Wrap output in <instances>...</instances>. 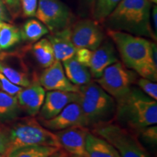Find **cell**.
<instances>
[{"instance_id":"6da1fadb","label":"cell","mask_w":157,"mask_h":157,"mask_svg":"<svg viewBox=\"0 0 157 157\" xmlns=\"http://www.w3.org/2000/svg\"><path fill=\"white\" fill-rule=\"evenodd\" d=\"M117 47L122 63L143 78L157 80L156 45L148 39L120 31H107Z\"/></svg>"},{"instance_id":"7a4b0ae2","label":"cell","mask_w":157,"mask_h":157,"mask_svg":"<svg viewBox=\"0 0 157 157\" xmlns=\"http://www.w3.org/2000/svg\"><path fill=\"white\" fill-rule=\"evenodd\" d=\"M151 0H121L105 20L109 29L156 39L150 23Z\"/></svg>"},{"instance_id":"3957f363","label":"cell","mask_w":157,"mask_h":157,"mask_svg":"<svg viewBox=\"0 0 157 157\" xmlns=\"http://www.w3.org/2000/svg\"><path fill=\"white\" fill-rule=\"evenodd\" d=\"M114 117L117 123L135 133L157 123V103L138 88L132 87L117 102Z\"/></svg>"},{"instance_id":"277c9868","label":"cell","mask_w":157,"mask_h":157,"mask_svg":"<svg viewBox=\"0 0 157 157\" xmlns=\"http://www.w3.org/2000/svg\"><path fill=\"white\" fill-rule=\"evenodd\" d=\"M5 125L8 146L5 156L15 148L28 146H48L60 148L56 133L45 128L34 117L15 119Z\"/></svg>"},{"instance_id":"5b68a950","label":"cell","mask_w":157,"mask_h":157,"mask_svg":"<svg viewBox=\"0 0 157 157\" xmlns=\"http://www.w3.org/2000/svg\"><path fill=\"white\" fill-rule=\"evenodd\" d=\"M79 103L87 126L96 127L112 121L115 115L117 103L111 95L96 82L80 86Z\"/></svg>"},{"instance_id":"8992f818","label":"cell","mask_w":157,"mask_h":157,"mask_svg":"<svg viewBox=\"0 0 157 157\" xmlns=\"http://www.w3.org/2000/svg\"><path fill=\"white\" fill-rule=\"evenodd\" d=\"M93 133L112 145L120 157H149L137 133L112 121L94 127Z\"/></svg>"},{"instance_id":"52a82bcc","label":"cell","mask_w":157,"mask_h":157,"mask_svg":"<svg viewBox=\"0 0 157 157\" xmlns=\"http://www.w3.org/2000/svg\"><path fill=\"white\" fill-rule=\"evenodd\" d=\"M136 76L135 71L117 61L108 66L95 82L117 102L130 91L136 82Z\"/></svg>"},{"instance_id":"ba28073f","label":"cell","mask_w":157,"mask_h":157,"mask_svg":"<svg viewBox=\"0 0 157 157\" xmlns=\"http://www.w3.org/2000/svg\"><path fill=\"white\" fill-rule=\"evenodd\" d=\"M35 17L51 33L67 28L70 22V12L60 0H38Z\"/></svg>"},{"instance_id":"9c48e42d","label":"cell","mask_w":157,"mask_h":157,"mask_svg":"<svg viewBox=\"0 0 157 157\" xmlns=\"http://www.w3.org/2000/svg\"><path fill=\"white\" fill-rule=\"evenodd\" d=\"M104 34L97 21L82 20L71 30V40L76 49L95 50L103 43Z\"/></svg>"},{"instance_id":"30bf717a","label":"cell","mask_w":157,"mask_h":157,"mask_svg":"<svg viewBox=\"0 0 157 157\" xmlns=\"http://www.w3.org/2000/svg\"><path fill=\"white\" fill-rule=\"evenodd\" d=\"M40 123L50 131H59L78 126L87 127V121L78 101L68 104L56 117L49 119H40Z\"/></svg>"},{"instance_id":"8fae6325","label":"cell","mask_w":157,"mask_h":157,"mask_svg":"<svg viewBox=\"0 0 157 157\" xmlns=\"http://www.w3.org/2000/svg\"><path fill=\"white\" fill-rule=\"evenodd\" d=\"M89 130L85 127H72L57 131L56 133L63 149L71 157H88L86 151V137Z\"/></svg>"},{"instance_id":"7c38bea8","label":"cell","mask_w":157,"mask_h":157,"mask_svg":"<svg viewBox=\"0 0 157 157\" xmlns=\"http://www.w3.org/2000/svg\"><path fill=\"white\" fill-rule=\"evenodd\" d=\"M39 82L48 91H63L79 93V87L71 83L65 74L61 62L56 60L46 68L41 74Z\"/></svg>"},{"instance_id":"4fadbf2b","label":"cell","mask_w":157,"mask_h":157,"mask_svg":"<svg viewBox=\"0 0 157 157\" xmlns=\"http://www.w3.org/2000/svg\"><path fill=\"white\" fill-rule=\"evenodd\" d=\"M79 93L48 91L45 94L44 103L39 111V119H49L58 115L66 105L77 102Z\"/></svg>"},{"instance_id":"5bb4252c","label":"cell","mask_w":157,"mask_h":157,"mask_svg":"<svg viewBox=\"0 0 157 157\" xmlns=\"http://www.w3.org/2000/svg\"><path fill=\"white\" fill-rule=\"evenodd\" d=\"M45 94V90L36 80L28 87H23L16 97L21 109L29 116L35 117L42 108Z\"/></svg>"},{"instance_id":"9a60e30c","label":"cell","mask_w":157,"mask_h":157,"mask_svg":"<svg viewBox=\"0 0 157 157\" xmlns=\"http://www.w3.org/2000/svg\"><path fill=\"white\" fill-rule=\"evenodd\" d=\"M117 61L118 58L112 43L110 42L102 43L93 52L89 67L92 77L95 79L100 78L108 66Z\"/></svg>"},{"instance_id":"2e32d148","label":"cell","mask_w":157,"mask_h":157,"mask_svg":"<svg viewBox=\"0 0 157 157\" xmlns=\"http://www.w3.org/2000/svg\"><path fill=\"white\" fill-rule=\"evenodd\" d=\"M48 39L53 48L56 60L63 62L75 56L76 48L71 40V30L66 28L61 31L52 33Z\"/></svg>"},{"instance_id":"e0dca14e","label":"cell","mask_w":157,"mask_h":157,"mask_svg":"<svg viewBox=\"0 0 157 157\" xmlns=\"http://www.w3.org/2000/svg\"><path fill=\"white\" fill-rule=\"evenodd\" d=\"M0 72L15 85L26 87L32 83L26 66L21 62L12 63L0 59Z\"/></svg>"},{"instance_id":"ac0fdd59","label":"cell","mask_w":157,"mask_h":157,"mask_svg":"<svg viewBox=\"0 0 157 157\" xmlns=\"http://www.w3.org/2000/svg\"><path fill=\"white\" fill-rule=\"evenodd\" d=\"M86 151L88 157H120L112 145L90 131L86 137Z\"/></svg>"},{"instance_id":"d6986e66","label":"cell","mask_w":157,"mask_h":157,"mask_svg":"<svg viewBox=\"0 0 157 157\" xmlns=\"http://www.w3.org/2000/svg\"><path fill=\"white\" fill-rule=\"evenodd\" d=\"M62 65L68 80L75 85L80 87L91 82L89 68L78 62L74 56L63 61Z\"/></svg>"},{"instance_id":"ffe728a7","label":"cell","mask_w":157,"mask_h":157,"mask_svg":"<svg viewBox=\"0 0 157 157\" xmlns=\"http://www.w3.org/2000/svg\"><path fill=\"white\" fill-rule=\"evenodd\" d=\"M21 110L16 95L0 90V122H8L16 119Z\"/></svg>"},{"instance_id":"44dd1931","label":"cell","mask_w":157,"mask_h":157,"mask_svg":"<svg viewBox=\"0 0 157 157\" xmlns=\"http://www.w3.org/2000/svg\"><path fill=\"white\" fill-rule=\"evenodd\" d=\"M32 51L36 61L44 68L49 67L56 60L53 48L48 38L38 40L33 46Z\"/></svg>"},{"instance_id":"7402d4cb","label":"cell","mask_w":157,"mask_h":157,"mask_svg":"<svg viewBox=\"0 0 157 157\" xmlns=\"http://www.w3.org/2000/svg\"><path fill=\"white\" fill-rule=\"evenodd\" d=\"M59 148L48 146H23L14 149L5 157H49Z\"/></svg>"},{"instance_id":"603a6c76","label":"cell","mask_w":157,"mask_h":157,"mask_svg":"<svg viewBox=\"0 0 157 157\" xmlns=\"http://www.w3.org/2000/svg\"><path fill=\"white\" fill-rule=\"evenodd\" d=\"M21 37L29 42H36L48 34L49 30L39 20L30 19L23 25L22 31H21Z\"/></svg>"},{"instance_id":"cb8c5ba5","label":"cell","mask_w":157,"mask_h":157,"mask_svg":"<svg viewBox=\"0 0 157 157\" xmlns=\"http://www.w3.org/2000/svg\"><path fill=\"white\" fill-rule=\"evenodd\" d=\"M21 37L18 28L10 23H5L0 28V50H7L18 43Z\"/></svg>"},{"instance_id":"d4e9b609","label":"cell","mask_w":157,"mask_h":157,"mask_svg":"<svg viewBox=\"0 0 157 157\" xmlns=\"http://www.w3.org/2000/svg\"><path fill=\"white\" fill-rule=\"evenodd\" d=\"M121 0H96L93 17L95 21L103 22Z\"/></svg>"},{"instance_id":"484cf974","label":"cell","mask_w":157,"mask_h":157,"mask_svg":"<svg viewBox=\"0 0 157 157\" xmlns=\"http://www.w3.org/2000/svg\"><path fill=\"white\" fill-rule=\"evenodd\" d=\"M137 84L140 90L154 100H157V84L156 82L141 77L137 79Z\"/></svg>"},{"instance_id":"4316f807","label":"cell","mask_w":157,"mask_h":157,"mask_svg":"<svg viewBox=\"0 0 157 157\" xmlns=\"http://www.w3.org/2000/svg\"><path fill=\"white\" fill-rule=\"evenodd\" d=\"M140 135V137L146 142L151 144H156L157 142V127L156 124L151 125L140 129L137 132Z\"/></svg>"},{"instance_id":"83f0119b","label":"cell","mask_w":157,"mask_h":157,"mask_svg":"<svg viewBox=\"0 0 157 157\" xmlns=\"http://www.w3.org/2000/svg\"><path fill=\"white\" fill-rule=\"evenodd\" d=\"M0 84L2 90L12 95H17V94L22 90L23 87L13 84L6 76L0 72Z\"/></svg>"},{"instance_id":"f1b7e54d","label":"cell","mask_w":157,"mask_h":157,"mask_svg":"<svg viewBox=\"0 0 157 157\" xmlns=\"http://www.w3.org/2000/svg\"><path fill=\"white\" fill-rule=\"evenodd\" d=\"M25 17H35L38 0H19Z\"/></svg>"},{"instance_id":"f546056e","label":"cell","mask_w":157,"mask_h":157,"mask_svg":"<svg viewBox=\"0 0 157 157\" xmlns=\"http://www.w3.org/2000/svg\"><path fill=\"white\" fill-rule=\"evenodd\" d=\"M93 52V50H90L87 48H78L76 50L74 58L78 62L89 68Z\"/></svg>"},{"instance_id":"4dcf8cb0","label":"cell","mask_w":157,"mask_h":157,"mask_svg":"<svg viewBox=\"0 0 157 157\" xmlns=\"http://www.w3.org/2000/svg\"><path fill=\"white\" fill-rule=\"evenodd\" d=\"M5 4L12 17H16L18 15L21 11V3L19 0H1Z\"/></svg>"},{"instance_id":"1f68e13d","label":"cell","mask_w":157,"mask_h":157,"mask_svg":"<svg viewBox=\"0 0 157 157\" xmlns=\"http://www.w3.org/2000/svg\"><path fill=\"white\" fill-rule=\"evenodd\" d=\"M8 146V139L6 133L5 126L0 122V154L5 156Z\"/></svg>"},{"instance_id":"d6a6232c","label":"cell","mask_w":157,"mask_h":157,"mask_svg":"<svg viewBox=\"0 0 157 157\" xmlns=\"http://www.w3.org/2000/svg\"><path fill=\"white\" fill-rule=\"evenodd\" d=\"M10 13L5 4L0 0V21L5 23H10L13 21Z\"/></svg>"},{"instance_id":"836d02e7","label":"cell","mask_w":157,"mask_h":157,"mask_svg":"<svg viewBox=\"0 0 157 157\" xmlns=\"http://www.w3.org/2000/svg\"><path fill=\"white\" fill-rule=\"evenodd\" d=\"M49 157H69V155L63 149L60 148Z\"/></svg>"},{"instance_id":"e575fe53","label":"cell","mask_w":157,"mask_h":157,"mask_svg":"<svg viewBox=\"0 0 157 157\" xmlns=\"http://www.w3.org/2000/svg\"><path fill=\"white\" fill-rule=\"evenodd\" d=\"M152 16H153V21H154V29H155V32L156 33V31H157V21H156L157 7H156V5H155L154 7V8H153Z\"/></svg>"},{"instance_id":"d590c367","label":"cell","mask_w":157,"mask_h":157,"mask_svg":"<svg viewBox=\"0 0 157 157\" xmlns=\"http://www.w3.org/2000/svg\"><path fill=\"white\" fill-rule=\"evenodd\" d=\"M86 1H87V2L90 4H93L94 2H95V0H86Z\"/></svg>"},{"instance_id":"8d00e7d4","label":"cell","mask_w":157,"mask_h":157,"mask_svg":"<svg viewBox=\"0 0 157 157\" xmlns=\"http://www.w3.org/2000/svg\"><path fill=\"white\" fill-rule=\"evenodd\" d=\"M5 22H2V21H0V28H1V27L2 26V25H4V24H5Z\"/></svg>"},{"instance_id":"74e56055","label":"cell","mask_w":157,"mask_h":157,"mask_svg":"<svg viewBox=\"0 0 157 157\" xmlns=\"http://www.w3.org/2000/svg\"><path fill=\"white\" fill-rule=\"evenodd\" d=\"M0 157H5V156H4V155H2V154H0Z\"/></svg>"},{"instance_id":"f35d334b","label":"cell","mask_w":157,"mask_h":157,"mask_svg":"<svg viewBox=\"0 0 157 157\" xmlns=\"http://www.w3.org/2000/svg\"><path fill=\"white\" fill-rule=\"evenodd\" d=\"M151 1H155V2H156V0H151Z\"/></svg>"},{"instance_id":"ab89813d","label":"cell","mask_w":157,"mask_h":157,"mask_svg":"<svg viewBox=\"0 0 157 157\" xmlns=\"http://www.w3.org/2000/svg\"><path fill=\"white\" fill-rule=\"evenodd\" d=\"M2 90V87H1V84H0V90Z\"/></svg>"}]
</instances>
